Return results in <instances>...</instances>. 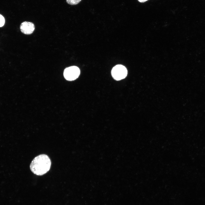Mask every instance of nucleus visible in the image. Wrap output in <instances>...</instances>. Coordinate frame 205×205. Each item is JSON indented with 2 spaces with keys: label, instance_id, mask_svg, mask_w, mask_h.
<instances>
[{
  "label": "nucleus",
  "instance_id": "1",
  "mask_svg": "<svg viewBox=\"0 0 205 205\" xmlns=\"http://www.w3.org/2000/svg\"><path fill=\"white\" fill-rule=\"evenodd\" d=\"M51 161L49 157L42 154L36 157L32 161L30 165L31 171L37 175H42L50 169Z\"/></svg>",
  "mask_w": 205,
  "mask_h": 205
},
{
  "label": "nucleus",
  "instance_id": "2",
  "mask_svg": "<svg viewBox=\"0 0 205 205\" xmlns=\"http://www.w3.org/2000/svg\"><path fill=\"white\" fill-rule=\"evenodd\" d=\"M111 73L113 78L115 80L119 81L126 77L127 70L124 66L121 65H117L112 68Z\"/></svg>",
  "mask_w": 205,
  "mask_h": 205
},
{
  "label": "nucleus",
  "instance_id": "3",
  "mask_svg": "<svg viewBox=\"0 0 205 205\" xmlns=\"http://www.w3.org/2000/svg\"><path fill=\"white\" fill-rule=\"evenodd\" d=\"M80 74L79 68L76 66H72L66 68L64 70L63 75L67 80L72 81L77 79Z\"/></svg>",
  "mask_w": 205,
  "mask_h": 205
},
{
  "label": "nucleus",
  "instance_id": "4",
  "mask_svg": "<svg viewBox=\"0 0 205 205\" xmlns=\"http://www.w3.org/2000/svg\"><path fill=\"white\" fill-rule=\"evenodd\" d=\"M20 28L21 31L23 33L26 34H30L34 31L35 26L33 23L24 21L21 24Z\"/></svg>",
  "mask_w": 205,
  "mask_h": 205
},
{
  "label": "nucleus",
  "instance_id": "5",
  "mask_svg": "<svg viewBox=\"0 0 205 205\" xmlns=\"http://www.w3.org/2000/svg\"><path fill=\"white\" fill-rule=\"evenodd\" d=\"M82 0H66L67 3L71 5H75L79 3Z\"/></svg>",
  "mask_w": 205,
  "mask_h": 205
},
{
  "label": "nucleus",
  "instance_id": "6",
  "mask_svg": "<svg viewBox=\"0 0 205 205\" xmlns=\"http://www.w3.org/2000/svg\"><path fill=\"white\" fill-rule=\"evenodd\" d=\"M5 20L4 17L0 14V27L3 26L4 24Z\"/></svg>",
  "mask_w": 205,
  "mask_h": 205
},
{
  "label": "nucleus",
  "instance_id": "7",
  "mask_svg": "<svg viewBox=\"0 0 205 205\" xmlns=\"http://www.w3.org/2000/svg\"><path fill=\"white\" fill-rule=\"evenodd\" d=\"M140 2L143 3L146 1L148 0H138Z\"/></svg>",
  "mask_w": 205,
  "mask_h": 205
}]
</instances>
